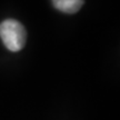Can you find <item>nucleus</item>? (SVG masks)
<instances>
[{
    "instance_id": "obj_1",
    "label": "nucleus",
    "mask_w": 120,
    "mask_h": 120,
    "mask_svg": "<svg viewBox=\"0 0 120 120\" xmlns=\"http://www.w3.org/2000/svg\"><path fill=\"white\" fill-rule=\"evenodd\" d=\"M0 38L8 50L17 52L26 45L27 32L19 21L15 19H6L0 23Z\"/></svg>"
},
{
    "instance_id": "obj_2",
    "label": "nucleus",
    "mask_w": 120,
    "mask_h": 120,
    "mask_svg": "<svg viewBox=\"0 0 120 120\" xmlns=\"http://www.w3.org/2000/svg\"><path fill=\"white\" fill-rule=\"evenodd\" d=\"M55 8L64 13H76L83 6V0H51Z\"/></svg>"
}]
</instances>
